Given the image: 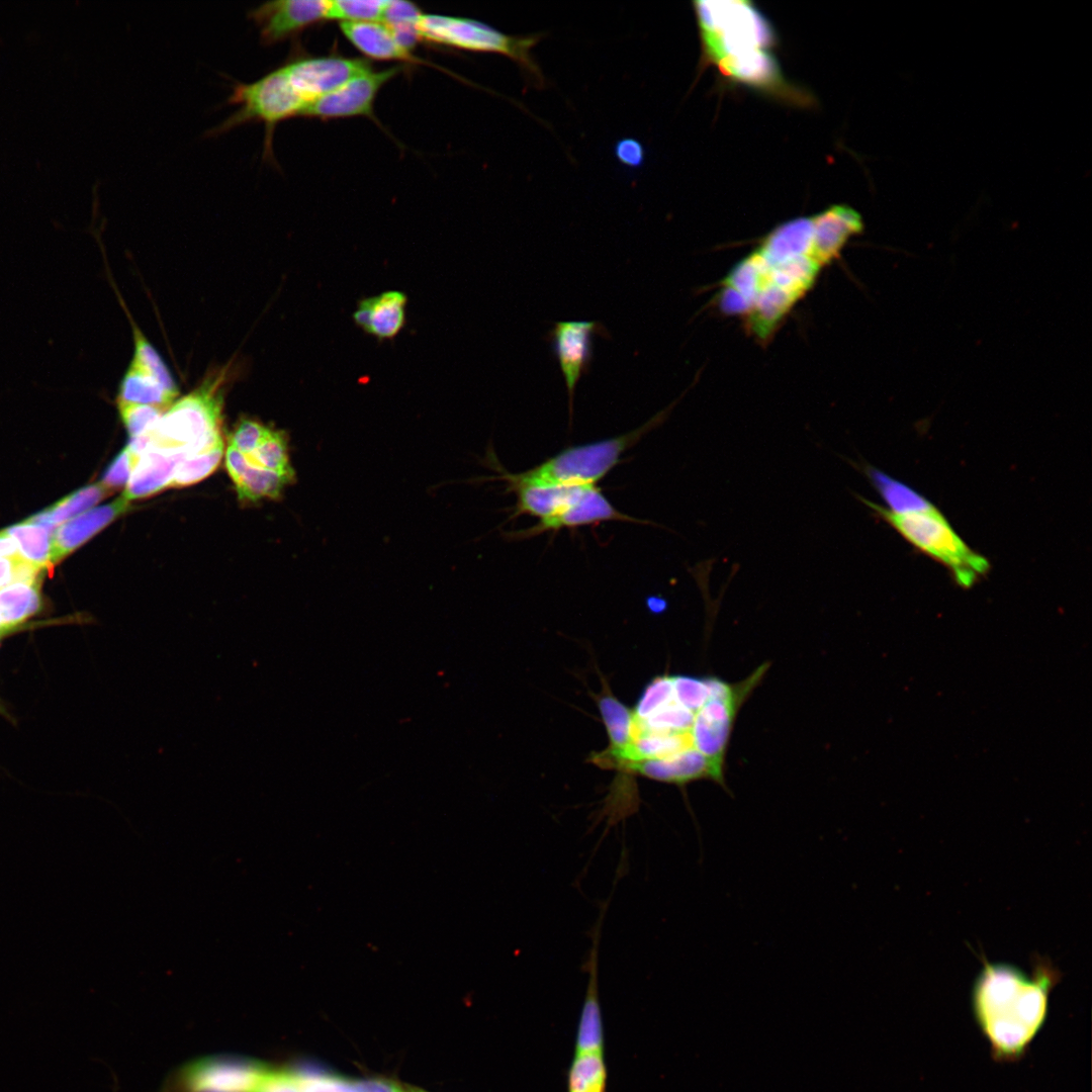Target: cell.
Returning <instances> with one entry per match:
<instances>
[{
    "label": "cell",
    "mask_w": 1092,
    "mask_h": 1092,
    "mask_svg": "<svg viewBox=\"0 0 1092 1092\" xmlns=\"http://www.w3.org/2000/svg\"><path fill=\"white\" fill-rule=\"evenodd\" d=\"M1059 978L1043 963L1030 976L1010 964L984 965L973 985L972 1010L994 1061L1016 1062L1026 1055L1045 1023Z\"/></svg>",
    "instance_id": "6da1fadb"
},
{
    "label": "cell",
    "mask_w": 1092,
    "mask_h": 1092,
    "mask_svg": "<svg viewBox=\"0 0 1092 1092\" xmlns=\"http://www.w3.org/2000/svg\"><path fill=\"white\" fill-rule=\"evenodd\" d=\"M705 57L726 76L760 88L782 83L769 54L774 34L767 20L749 1H695Z\"/></svg>",
    "instance_id": "7a4b0ae2"
},
{
    "label": "cell",
    "mask_w": 1092,
    "mask_h": 1092,
    "mask_svg": "<svg viewBox=\"0 0 1092 1092\" xmlns=\"http://www.w3.org/2000/svg\"><path fill=\"white\" fill-rule=\"evenodd\" d=\"M856 498L915 549L947 568L960 587L969 589L988 573L989 560L963 540L931 502L917 510L896 513L859 494Z\"/></svg>",
    "instance_id": "3957f363"
},
{
    "label": "cell",
    "mask_w": 1092,
    "mask_h": 1092,
    "mask_svg": "<svg viewBox=\"0 0 1092 1092\" xmlns=\"http://www.w3.org/2000/svg\"><path fill=\"white\" fill-rule=\"evenodd\" d=\"M223 380L224 372L210 375L191 393L173 402L147 432L151 448L190 454L223 443Z\"/></svg>",
    "instance_id": "277c9868"
},
{
    "label": "cell",
    "mask_w": 1092,
    "mask_h": 1092,
    "mask_svg": "<svg viewBox=\"0 0 1092 1092\" xmlns=\"http://www.w3.org/2000/svg\"><path fill=\"white\" fill-rule=\"evenodd\" d=\"M671 407L660 411L640 427L625 434L565 448L541 464L512 475L528 482L597 485L621 461L627 450L664 422Z\"/></svg>",
    "instance_id": "5b68a950"
},
{
    "label": "cell",
    "mask_w": 1092,
    "mask_h": 1092,
    "mask_svg": "<svg viewBox=\"0 0 1092 1092\" xmlns=\"http://www.w3.org/2000/svg\"><path fill=\"white\" fill-rule=\"evenodd\" d=\"M417 27L421 41L505 56L514 61L535 86H544L543 73L532 55V50L543 38L542 33L512 35L478 20L424 13Z\"/></svg>",
    "instance_id": "8992f818"
},
{
    "label": "cell",
    "mask_w": 1092,
    "mask_h": 1092,
    "mask_svg": "<svg viewBox=\"0 0 1092 1092\" xmlns=\"http://www.w3.org/2000/svg\"><path fill=\"white\" fill-rule=\"evenodd\" d=\"M228 104L237 105L220 124L208 130V136L224 133L249 122L265 125L264 157L273 160V134L278 123L302 116L306 103L292 87L283 66L251 83L236 82Z\"/></svg>",
    "instance_id": "52a82bcc"
},
{
    "label": "cell",
    "mask_w": 1092,
    "mask_h": 1092,
    "mask_svg": "<svg viewBox=\"0 0 1092 1092\" xmlns=\"http://www.w3.org/2000/svg\"><path fill=\"white\" fill-rule=\"evenodd\" d=\"M597 335L608 336L607 329L600 322L561 321L554 323L546 337L564 378L570 420L575 389L580 378L589 370Z\"/></svg>",
    "instance_id": "ba28073f"
},
{
    "label": "cell",
    "mask_w": 1092,
    "mask_h": 1092,
    "mask_svg": "<svg viewBox=\"0 0 1092 1092\" xmlns=\"http://www.w3.org/2000/svg\"><path fill=\"white\" fill-rule=\"evenodd\" d=\"M269 1070L238 1057H212L194 1062L181 1075L185 1092H257Z\"/></svg>",
    "instance_id": "9c48e42d"
},
{
    "label": "cell",
    "mask_w": 1092,
    "mask_h": 1092,
    "mask_svg": "<svg viewBox=\"0 0 1092 1092\" xmlns=\"http://www.w3.org/2000/svg\"><path fill=\"white\" fill-rule=\"evenodd\" d=\"M283 67L292 87L306 103V108L350 79L372 70L367 60L341 56L301 57Z\"/></svg>",
    "instance_id": "30bf717a"
},
{
    "label": "cell",
    "mask_w": 1092,
    "mask_h": 1092,
    "mask_svg": "<svg viewBox=\"0 0 1092 1092\" xmlns=\"http://www.w3.org/2000/svg\"><path fill=\"white\" fill-rule=\"evenodd\" d=\"M401 70V67H391L362 73L314 100L302 116L323 120L360 115L373 117V104L378 92Z\"/></svg>",
    "instance_id": "8fae6325"
},
{
    "label": "cell",
    "mask_w": 1092,
    "mask_h": 1092,
    "mask_svg": "<svg viewBox=\"0 0 1092 1092\" xmlns=\"http://www.w3.org/2000/svg\"><path fill=\"white\" fill-rule=\"evenodd\" d=\"M330 0H278L265 2L248 16L259 29L265 46L284 41L316 23L328 20Z\"/></svg>",
    "instance_id": "7c38bea8"
},
{
    "label": "cell",
    "mask_w": 1092,
    "mask_h": 1092,
    "mask_svg": "<svg viewBox=\"0 0 1092 1092\" xmlns=\"http://www.w3.org/2000/svg\"><path fill=\"white\" fill-rule=\"evenodd\" d=\"M606 521H620L636 524H649L616 509L597 485L585 487L580 496L559 514L540 520L536 525L509 533V538L522 540L549 531L577 528Z\"/></svg>",
    "instance_id": "4fadbf2b"
},
{
    "label": "cell",
    "mask_w": 1092,
    "mask_h": 1092,
    "mask_svg": "<svg viewBox=\"0 0 1092 1092\" xmlns=\"http://www.w3.org/2000/svg\"><path fill=\"white\" fill-rule=\"evenodd\" d=\"M487 461L500 473L494 479L505 480L508 490L517 496L513 517L526 514L540 520L551 518L573 504L588 486L522 481L499 465L495 466L489 459Z\"/></svg>",
    "instance_id": "5bb4252c"
},
{
    "label": "cell",
    "mask_w": 1092,
    "mask_h": 1092,
    "mask_svg": "<svg viewBox=\"0 0 1092 1092\" xmlns=\"http://www.w3.org/2000/svg\"><path fill=\"white\" fill-rule=\"evenodd\" d=\"M812 218L814 253L824 267L838 259L849 239L864 229L859 212L846 204L831 205Z\"/></svg>",
    "instance_id": "9a60e30c"
},
{
    "label": "cell",
    "mask_w": 1092,
    "mask_h": 1092,
    "mask_svg": "<svg viewBox=\"0 0 1092 1092\" xmlns=\"http://www.w3.org/2000/svg\"><path fill=\"white\" fill-rule=\"evenodd\" d=\"M128 508L129 502L120 495L112 503L89 510L59 526L53 533L52 565L123 515Z\"/></svg>",
    "instance_id": "2e32d148"
},
{
    "label": "cell",
    "mask_w": 1092,
    "mask_h": 1092,
    "mask_svg": "<svg viewBox=\"0 0 1092 1092\" xmlns=\"http://www.w3.org/2000/svg\"><path fill=\"white\" fill-rule=\"evenodd\" d=\"M407 297L399 290H387L358 302L355 324L378 340L395 338L405 326Z\"/></svg>",
    "instance_id": "e0dca14e"
},
{
    "label": "cell",
    "mask_w": 1092,
    "mask_h": 1092,
    "mask_svg": "<svg viewBox=\"0 0 1092 1092\" xmlns=\"http://www.w3.org/2000/svg\"><path fill=\"white\" fill-rule=\"evenodd\" d=\"M603 914L602 911L594 931L593 944L586 962L588 980L578 1022L574 1054L604 1053V1032L598 983V953Z\"/></svg>",
    "instance_id": "ac0fdd59"
},
{
    "label": "cell",
    "mask_w": 1092,
    "mask_h": 1092,
    "mask_svg": "<svg viewBox=\"0 0 1092 1092\" xmlns=\"http://www.w3.org/2000/svg\"><path fill=\"white\" fill-rule=\"evenodd\" d=\"M185 455L156 448L144 452L124 488L123 497L131 502L170 487L175 469Z\"/></svg>",
    "instance_id": "d6986e66"
},
{
    "label": "cell",
    "mask_w": 1092,
    "mask_h": 1092,
    "mask_svg": "<svg viewBox=\"0 0 1092 1092\" xmlns=\"http://www.w3.org/2000/svg\"><path fill=\"white\" fill-rule=\"evenodd\" d=\"M340 28L347 39L365 57L380 61L425 63L404 50L396 41L390 28L381 21L340 22Z\"/></svg>",
    "instance_id": "ffe728a7"
},
{
    "label": "cell",
    "mask_w": 1092,
    "mask_h": 1092,
    "mask_svg": "<svg viewBox=\"0 0 1092 1092\" xmlns=\"http://www.w3.org/2000/svg\"><path fill=\"white\" fill-rule=\"evenodd\" d=\"M40 579L16 580L0 587V635L24 630L41 610Z\"/></svg>",
    "instance_id": "44dd1931"
},
{
    "label": "cell",
    "mask_w": 1092,
    "mask_h": 1092,
    "mask_svg": "<svg viewBox=\"0 0 1092 1092\" xmlns=\"http://www.w3.org/2000/svg\"><path fill=\"white\" fill-rule=\"evenodd\" d=\"M110 493L111 491L104 487L101 482L86 485L26 521L42 526L54 533L60 524L89 511Z\"/></svg>",
    "instance_id": "7402d4cb"
},
{
    "label": "cell",
    "mask_w": 1092,
    "mask_h": 1092,
    "mask_svg": "<svg viewBox=\"0 0 1092 1092\" xmlns=\"http://www.w3.org/2000/svg\"><path fill=\"white\" fill-rule=\"evenodd\" d=\"M175 398L152 376L130 364L121 380L117 403L153 405L167 411Z\"/></svg>",
    "instance_id": "603a6c76"
},
{
    "label": "cell",
    "mask_w": 1092,
    "mask_h": 1092,
    "mask_svg": "<svg viewBox=\"0 0 1092 1092\" xmlns=\"http://www.w3.org/2000/svg\"><path fill=\"white\" fill-rule=\"evenodd\" d=\"M5 531L14 539L25 561L41 570L52 565L53 533L51 531L26 520Z\"/></svg>",
    "instance_id": "cb8c5ba5"
},
{
    "label": "cell",
    "mask_w": 1092,
    "mask_h": 1092,
    "mask_svg": "<svg viewBox=\"0 0 1092 1092\" xmlns=\"http://www.w3.org/2000/svg\"><path fill=\"white\" fill-rule=\"evenodd\" d=\"M295 480V476L281 474L272 470L252 465L235 484L242 502H258L262 498L277 499L284 488Z\"/></svg>",
    "instance_id": "d4e9b609"
},
{
    "label": "cell",
    "mask_w": 1092,
    "mask_h": 1092,
    "mask_svg": "<svg viewBox=\"0 0 1092 1092\" xmlns=\"http://www.w3.org/2000/svg\"><path fill=\"white\" fill-rule=\"evenodd\" d=\"M567 1083L568 1092H606L607 1067L604 1053L574 1054Z\"/></svg>",
    "instance_id": "484cf974"
},
{
    "label": "cell",
    "mask_w": 1092,
    "mask_h": 1092,
    "mask_svg": "<svg viewBox=\"0 0 1092 1092\" xmlns=\"http://www.w3.org/2000/svg\"><path fill=\"white\" fill-rule=\"evenodd\" d=\"M223 443L214 447L186 454L177 465L170 487H184L195 484L209 476L222 458Z\"/></svg>",
    "instance_id": "4316f807"
},
{
    "label": "cell",
    "mask_w": 1092,
    "mask_h": 1092,
    "mask_svg": "<svg viewBox=\"0 0 1092 1092\" xmlns=\"http://www.w3.org/2000/svg\"><path fill=\"white\" fill-rule=\"evenodd\" d=\"M134 352L130 364L152 376L168 393L177 396L178 388L165 362L132 323Z\"/></svg>",
    "instance_id": "83f0119b"
},
{
    "label": "cell",
    "mask_w": 1092,
    "mask_h": 1092,
    "mask_svg": "<svg viewBox=\"0 0 1092 1092\" xmlns=\"http://www.w3.org/2000/svg\"><path fill=\"white\" fill-rule=\"evenodd\" d=\"M247 458L252 465L295 476L290 464L287 437L282 431L271 430L268 437Z\"/></svg>",
    "instance_id": "f1b7e54d"
},
{
    "label": "cell",
    "mask_w": 1092,
    "mask_h": 1092,
    "mask_svg": "<svg viewBox=\"0 0 1092 1092\" xmlns=\"http://www.w3.org/2000/svg\"><path fill=\"white\" fill-rule=\"evenodd\" d=\"M386 0H334L329 3L328 20L340 22L380 21Z\"/></svg>",
    "instance_id": "f546056e"
},
{
    "label": "cell",
    "mask_w": 1092,
    "mask_h": 1092,
    "mask_svg": "<svg viewBox=\"0 0 1092 1092\" xmlns=\"http://www.w3.org/2000/svg\"><path fill=\"white\" fill-rule=\"evenodd\" d=\"M117 406L122 424L131 439L150 431L166 412V410L145 404L117 403Z\"/></svg>",
    "instance_id": "4dcf8cb0"
},
{
    "label": "cell",
    "mask_w": 1092,
    "mask_h": 1092,
    "mask_svg": "<svg viewBox=\"0 0 1092 1092\" xmlns=\"http://www.w3.org/2000/svg\"><path fill=\"white\" fill-rule=\"evenodd\" d=\"M271 429L253 420L240 421L230 437V445L246 456L251 455L268 437Z\"/></svg>",
    "instance_id": "1f68e13d"
},
{
    "label": "cell",
    "mask_w": 1092,
    "mask_h": 1092,
    "mask_svg": "<svg viewBox=\"0 0 1092 1092\" xmlns=\"http://www.w3.org/2000/svg\"><path fill=\"white\" fill-rule=\"evenodd\" d=\"M139 458L126 446L107 467L101 484L111 492L125 487Z\"/></svg>",
    "instance_id": "d6a6232c"
},
{
    "label": "cell",
    "mask_w": 1092,
    "mask_h": 1092,
    "mask_svg": "<svg viewBox=\"0 0 1092 1092\" xmlns=\"http://www.w3.org/2000/svg\"><path fill=\"white\" fill-rule=\"evenodd\" d=\"M300 1092H357L355 1081L335 1076L293 1074Z\"/></svg>",
    "instance_id": "836d02e7"
},
{
    "label": "cell",
    "mask_w": 1092,
    "mask_h": 1092,
    "mask_svg": "<svg viewBox=\"0 0 1092 1092\" xmlns=\"http://www.w3.org/2000/svg\"><path fill=\"white\" fill-rule=\"evenodd\" d=\"M423 12L412 2L386 0L381 22L389 28L418 24Z\"/></svg>",
    "instance_id": "e575fe53"
},
{
    "label": "cell",
    "mask_w": 1092,
    "mask_h": 1092,
    "mask_svg": "<svg viewBox=\"0 0 1092 1092\" xmlns=\"http://www.w3.org/2000/svg\"><path fill=\"white\" fill-rule=\"evenodd\" d=\"M41 569L22 557L0 559V587L16 580L40 579Z\"/></svg>",
    "instance_id": "d590c367"
},
{
    "label": "cell",
    "mask_w": 1092,
    "mask_h": 1092,
    "mask_svg": "<svg viewBox=\"0 0 1092 1092\" xmlns=\"http://www.w3.org/2000/svg\"><path fill=\"white\" fill-rule=\"evenodd\" d=\"M614 155L624 167L638 169L644 164L646 152L637 139L623 138L616 143Z\"/></svg>",
    "instance_id": "8d00e7d4"
},
{
    "label": "cell",
    "mask_w": 1092,
    "mask_h": 1092,
    "mask_svg": "<svg viewBox=\"0 0 1092 1092\" xmlns=\"http://www.w3.org/2000/svg\"><path fill=\"white\" fill-rule=\"evenodd\" d=\"M257 1092H300L293 1073L268 1071Z\"/></svg>",
    "instance_id": "74e56055"
},
{
    "label": "cell",
    "mask_w": 1092,
    "mask_h": 1092,
    "mask_svg": "<svg viewBox=\"0 0 1092 1092\" xmlns=\"http://www.w3.org/2000/svg\"><path fill=\"white\" fill-rule=\"evenodd\" d=\"M249 466L250 462L247 456L234 446L229 445L225 451V467L235 484L240 481Z\"/></svg>",
    "instance_id": "f35d334b"
},
{
    "label": "cell",
    "mask_w": 1092,
    "mask_h": 1092,
    "mask_svg": "<svg viewBox=\"0 0 1092 1092\" xmlns=\"http://www.w3.org/2000/svg\"><path fill=\"white\" fill-rule=\"evenodd\" d=\"M355 1086L357 1092H407L405 1085L382 1079L355 1081Z\"/></svg>",
    "instance_id": "ab89813d"
},
{
    "label": "cell",
    "mask_w": 1092,
    "mask_h": 1092,
    "mask_svg": "<svg viewBox=\"0 0 1092 1092\" xmlns=\"http://www.w3.org/2000/svg\"><path fill=\"white\" fill-rule=\"evenodd\" d=\"M22 557L14 539L7 532H0V559Z\"/></svg>",
    "instance_id": "60d3db41"
},
{
    "label": "cell",
    "mask_w": 1092,
    "mask_h": 1092,
    "mask_svg": "<svg viewBox=\"0 0 1092 1092\" xmlns=\"http://www.w3.org/2000/svg\"><path fill=\"white\" fill-rule=\"evenodd\" d=\"M0 716L6 718L9 721H12V717H11L9 711L7 710V708H6L4 702L2 701L1 698H0Z\"/></svg>",
    "instance_id": "b9f144b4"
},
{
    "label": "cell",
    "mask_w": 1092,
    "mask_h": 1092,
    "mask_svg": "<svg viewBox=\"0 0 1092 1092\" xmlns=\"http://www.w3.org/2000/svg\"><path fill=\"white\" fill-rule=\"evenodd\" d=\"M405 1088H406L407 1092H427V1091H425L423 1089L413 1087V1086H408V1085H405Z\"/></svg>",
    "instance_id": "7bdbcfd3"
},
{
    "label": "cell",
    "mask_w": 1092,
    "mask_h": 1092,
    "mask_svg": "<svg viewBox=\"0 0 1092 1092\" xmlns=\"http://www.w3.org/2000/svg\"><path fill=\"white\" fill-rule=\"evenodd\" d=\"M3 640H4V638H3V637H2L1 635H0V645H1V642H2Z\"/></svg>",
    "instance_id": "ee69618b"
}]
</instances>
